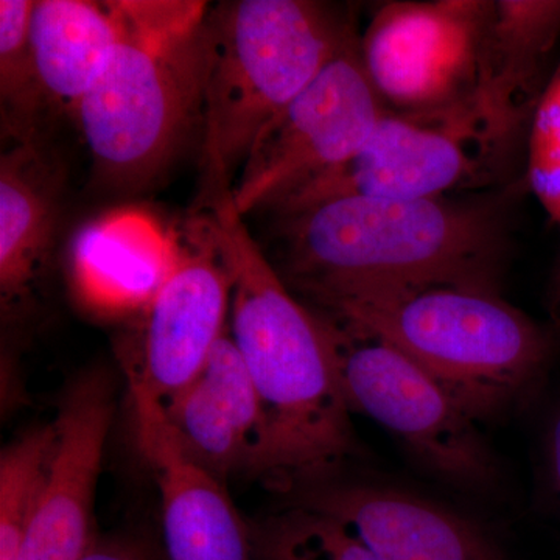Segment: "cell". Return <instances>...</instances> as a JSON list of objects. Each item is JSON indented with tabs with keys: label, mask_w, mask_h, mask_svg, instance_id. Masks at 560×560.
Wrapping results in <instances>:
<instances>
[{
	"label": "cell",
	"mask_w": 560,
	"mask_h": 560,
	"mask_svg": "<svg viewBox=\"0 0 560 560\" xmlns=\"http://www.w3.org/2000/svg\"><path fill=\"white\" fill-rule=\"evenodd\" d=\"M206 210L231 280L228 331L264 410L254 477L283 493L329 481L359 448L329 326L272 267L232 191Z\"/></svg>",
	"instance_id": "cell-1"
},
{
	"label": "cell",
	"mask_w": 560,
	"mask_h": 560,
	"mask_svg": "<svg viewBox=\"0 0 560 560\" xmlns=\"http://www.w3.org/2000/svg\"><path fill=\"white\" fill-rule=\"evenodd\" d=\"M279 275L320 313L430 285L495 289L503 219L488 202L340 197L278 215Z\"/></svg>",
	"instance_id": "cell-2"
},
{
	"label": "cell",
	"mask_w": 560,
	"mask_h": 560,
	"mask_svg": "<svg viewBox=\"0 0 560 560\" xmlns=\"http://www.w3.org/2000/svg\"><path fill=\"white\" fill-rule=\"evenodd\" d=\"M124 36L75 119L106 187L151 183L191 131H201L209 7L191 0H124Z\"/></svg>",
	"instance_id": "cell-3"
},
{
	"label": "cell",
	"mask_w": 560,
	"mask_h": 560,
	"mask_svg": "<svg viewBox=\"0 0 560 560\" xmlns=\"http://www.w3.org/2000/svg\"><path fill=\"white\" fill-rule=\"evenodd\" d=\"M201 114L202 201L234 190L250 151L357 35L311 0H237L209 9Z\"/></svg>",
	"instance_id": "cell-4"
},
{
	"label": "cell",
	"mask_w": 560,
	"mask_h": 560,
	"mask_svg": "<svg viewBox=\"0 0 560 560\" xmlns=\"http://www.w3.org/2000/svg\"><path fill=\"white\" fill-rule=\"evenodd\" d=\"M319 315L399 349L478 422L528 397L552 353L550 334L488 287L383 291Z\"/></svg>",
	"instance_id": "cell-5"
},
{
	"label": "cell",
	"mask_w": 560,
	"mask_h": 560,
	"mask_svg": "<svg viewBox=\"0 0 560 560\" xmlns=\"http://www.w3.org/2000/svg\"><path fill=\"white\" fill-rule=\"evenodd\" d=\"M323 318L350 411L388 430L442 481L470 490L499 481V463L478 420L429 372L388 342Z\"/></svg>",
	"instance_id": "cell-6"
},
{
	"label": "cell",
	"mask_w": 560,
	"mask_h": 560,
	"mask_svg": "<svg viewBox=\"0 0 560 560\" xmlns=\"http://www.w3.org/2000/svg\"><path fill=\"white\" fill-rule=\"evenodd\" d=\"M352 36L261 136L234 190L242 217L272 209L337 171L363 145L383 114Z\"/></svg>",
	"instance_id": "cell-7"
},
{
	"label": "cell",
	"mask_w": 560,
	"mask_h": 560,
	"mask_svg": "<svg viewBox=\"0 0 560 560\" xmlns=\"http://www.w3.org/2000/svg\"><path fill=\"white\" fill-rule=\"evenodd\" d=\"M497 158L475 103L434 114L385 109L348 162L271 210L283 215L340 197L442 198L478 178Z\"/></svg>",
	"instance_id": "cell-8"
},
{
	"label": "cell",
	"mask_w": 560,
	"mask_h": 560,
	"mask_svg": "<svg viewBox=\"0 0 560 560\" xmlns=\"http://www.w3.org/2000/svg\"><path fill=\"white\" fill-rule=\"evenodd\" d=\"M489 0H393L360 36L383 108L434 114L474 103Z\"/></svg>",
	"instance_id": "cell-9"
},
{
	"label": "cell",
	"mask_w": 560,
	"mask_h": 560,
	"mask_svg": "<svg viewBox=\"0 0 560 560\" xmlns=\"http://www.w3.org/2000/svg\"><path fill=\"white\" fill-rule=\"evenodd\" d=\"M175 261L143 308L130 385L161 404L195 381L228 331L231 280L208 210L175 230Z\"/></svg>",
	"instance_id": "cell-10"
},
{
	"label": "cell",
	"mask_w": 560,
	"mask_h": 560,
	"mask_svg": "<svg viewBox=\"0 0 560 560\" xmlns=\"http://www.w3.org/2000/svg\"><path fill=\"white\" fill-rule=\"evenodd\" d=\"M114 411L116 383L103 368L80 372L66 385L46 485L20 560H81L98 540L95 493Z\"/></svg>",
	"instance_id": "cell-11"
},
{
	"label": "cell",
	"mask_w": 560,
	"mask_h": 560,
	"mask_svg": "<svg viewBox=\"0 0 560 560\" xmlns=\"http://www.w3.org/2000/svg\"><path fill=\"white\" fill-rule=\"evenodd\" d=\"M130 389L139 447L161 493V560H254L250 523L223 481L184 453L160 400Z\"/></svg>",
	"instance_id": "cell-12"
},
{
	"label": "cell",
	"mask_w": 560,
	"mask_h": 560,
	"mask_svg": "<svg viewBox=\"0 0 560 560\" xmlns=\"http://www.w3.org/2000/svg\"><path fill=\"white\" fill-rule=\"evenodd\" d=\"M290 495L345 523L378 560H508L480 525L405 490L329 480Z\"/></svg>",
	"instance_id": "cell-13"
},
{
	"label": "cell",
	"mask_w": 560,
	"mask_h": 560,
	"mask_svg": "<svg viewBox=\"0 0 560 560\" xmlns=\"http://www.w3.org/2000/svg\"><path fill=\"white\" fill-rule=\"evenodd\" d=\"M560 39V0H489L474 102L501 156L533 119Z\"/></svg>",
	"instance_id": "cell-14"
},
{
	"label": "cell",
	"mask_w": 560,
	"mask_h": 560,
	"mask_svg": "<svg viewBox=\"0 0 560 560\" xmlns=\"http://www.w3.org/2000/svg\"><path fill=\"white\" fill-rule=\"evenodd\" d=\"M162 407L194 463L220 481L232 474L254 477L264 442V410L230 331L195 381Z\"/></svg>",
	"instance_id": "cell-15"
},
{
	"label": "cell",
	"mask_w": 560,
	"mask_h": 560,
	"mask_svg": "<svg viewBox=\"0 0 560 560\" xmlns=\"http://www.w3.org/2000/svg\"><path fill=\"white\" fill-rule=\"evenodd\" d=\"M175 230L140 210H116L84 224L70 260L81 300L95 311H143L175 261Z\"/></svg>",
	"instance_id": "cell-16"
},
{
	"label": "cell",
	"mask_w": 560,
	"mask_h": 560,
	"mask_svg": "<svg viewBox=\"0 0 560 560\" xmlns=\"http://www.w3.org/2000/svg\"><path fill=\"white\" fill-rule=\"evenodd\" d=\"M61 167L44 140L14 143L0 158V301L20 312L46 270L61 195Z\"/></svg>",
	"instance_id": "cell-17"
},
{
	"label": "cell",
	"mask_w": 560,
	"mask_h": 560,
	"mask_svg": "<svg viewBox=\"0 0 560 560\" xmlns=\"http://www.w3.org/2000/svg\"><path fill=\"white\" fill-rule=\"evenodd\" d=\"M124 32V0L35 2L32 47L50 106L75 116Z\"/></svg>",
	"instance_id": "cell-18"
},
{
	"label": "cell",
	"mask_w": 560,
	"mask_h": 560,
	"mask_svg": "<svg viewBox=\"0 0 560 560\" xmlns=\"http://www.w3.org/2000/svg\"><path fill=\"white\" fill-rule=\"evenodd\" d=\"M35 0L0 2V110L2 139L27 143L43 139L44 113L49 109L31 38Z\"/></svg>",
	"instance_id": "cell-19"
},
{
	"label": "cell",
	"mask_w": 560,
	"mask_h": 560,
	"mask_svg": "<svg viewBox=\"0 0 560 560\" xmlns=\"http://www.w3.org/2000/svg\"><path fill=\"white\" fill-rule=\"evenodd\" d=\"M57 442L54 422L33 427L0 455V560H20Z\"/></svg>",
	"instance_id": "cell-20"
},
{
	"label": "cell",
	"mask_w": 560,
	"mask_h": 560,
	"mask_svg": "<svg viewBox=\"0 0 560 560\" xmlns=\"http://www.w3.org/2000/svg\"><path fill=\"white\" fill-rule=\"evenodd\" d=\"M254 560H378L338 518L290 504L250 523Z\"/></svg>",
	"instance_id": "cell-21"
},
{
	"label": "cell",
	"mask_w": 560,
	"mask_h": 560,
	"mask_svg": "<svg viewBox=\"0 0 560 560\" xmlns=\"http://www.w3.org/2000/svg\"><path fill=\"white\" fill-rule=\"evenodd\" d=\"M526 175L530 190L560 230V61L530 119Z\"/></svg>",
	"instance_id": "cell-22"
},
{
	"label": "cell",
	"mask_w": 560,
	"mask_h": 560,
	"mask_svg": "<svg viewBox=\"0 0 560 560\" xmlns=\"http://www.w3.org/2000/svg\"><path fill=\"white\" fill-rule=\"evenodd\" d=\"M81 560H161L160 552L149 541L138 537H105L95 541L94 547Z\"/></svg>",
	"instance_id": "cell-23"
},
{
	"label": "cell",
	"mask_w": 560,
	"mask_h": 560,
	"mask_svg": "<svg viewBox=\"0 0 560 560\" xmlns=\"http://www.w3.org/2000/svg\"><path fill=\"white\" fill-rule=\"evenodd\" d=\"M550 458L552 477H555L556 488L560 495V411L552 422L550 436Z\"/></svg>",
	"instance_id": "cell-24"
},
{
	"label": "cell",
	"mask_w": 560,
	"mask_h": 560,
	"mask_svg": "<svg viewBox=\"0 0 560 560\" xmlns=\"http://www.w3.org/2000/svg\"><path fill=\"white\" fill-rule=\"evenodd\" d=\"M558 308H559V312H560V280H559V289H558Z\"/></svg>",
	"instance_id": "cell-25"
}]
</instances>
